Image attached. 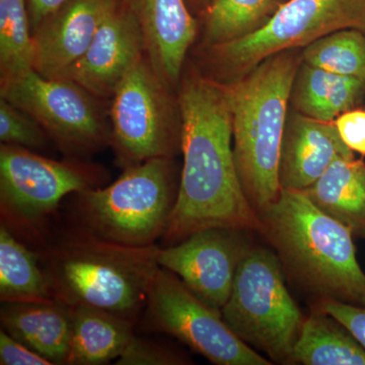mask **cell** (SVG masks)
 <instances>
[{
	"instance_id": "obj_2",
	"label": "cell",
	"mask_w": 365,
	"mask_h": 365,
	"mask_svg": "<svg viewBox=\"0 0 365 365\" xmlns=\"http://www.w3.org/2000/svg\"><path fill=\"white\" fill-rule=\"evenodd\" d=\"M258 215L262 234L297 285L318 299L365 306V273L349 228L294 190L281 189Z\"/></svg>"
},
{
	"instance_id": "obj_27",
	"label": "cell",
	"mask_w": 365,
	"mask_h": 365,
	"mask_svg": "<svg viewBox=\"0 0 365 365\" xmlns=\"http://www.w3.org/2000/svg\"><path fill=\"white\" fill-rule=\"evenodd\" d=\"M179 352L157 341L139 337L134 334L123 353L116 360L118 365H176L188 364Z\"/></svg>"
},
{
	"instance_id": "obj_22",
	"label": "cell",
	"mask_w": 365,
	"mask_h": 365,
	"mask_svg": "<svg viewBox=\"0 0 365 365\" xmlns=\"http://www.w3.org/2000/svg\"><path fill=\"white\" fill-rule=\"evenodd\" d=\"M53 299L49 282L38 253L19 241L0 225V300L1 302H38Z\"/></svg>"
},
{
	"instance_id": "obj_16",
	"label": "cell",
	"mask_w": 365,
	"mask_h": 365,
	"mask_svg": "<svg viewBox=\"0 0 365 365\" xmlns=\"http://www.w3.org/2000/svg\"><path fill=\"white\" fill-rule=\"evenodd\" d=\"M335 124L304 114L287 120L281 148V189L304 191L339 158L353 157Z\"/></svg>"
},
{
	"instance_id": "obj_19",
	"label": "cell",
	"mask_w": 365,
	"mask_h": 365,
	"mask_svg": "<svg viewBox=\"0 0 365 365\" xmlns=\"http://www.w3.org/2000/svg\"><path fill=\"white\" fill-rule=\"evenodd\" d=\"M67 365H101L119 359L134 335L135 322L90 307H71Z\"/></svg>"
},
{
	"instance_id": "obj_10",
	"label": "cell",
	"mask_w": 365,
	"mask_h": 365,
	"mask_svg": "<svg viewBox=\"0 0 365 365\" xmlns=\"http://www.w3.org/2000/svg\"><path fill=\"white\" fill-rule=\"evenodd\" d=\"M143 313L150 330L173 336L212 364H272L232 332L222 313L204 304L167 269L158 270Z\"/></svg>"
},
{
	"instance_id": "obj_6",
	"label": "cell",
	"mask_w": 365,
	"mask_h": 365,
	"mask_svg": "<svg viewBox=\"0 0 365 365\" xmlns=\"http://www.w3.org/2000/svg\"><path fill=\"white\" fill-rule=\"evenodd\" d=\"M277 255L252 246L242 257L222 316L232 332L271 361L290 364L304 323Z\"/></svg>"
},
{
	"instance_id": "obj_9",
	"label": "cell",
	"mask_w": 365,
	"mask_h": 365,
	"mask_svg": "<svg viewBox=\"0 0 365 365\" xmlns=\"http://www.w3.org/2000/svg\"><path fill=\"white\" fill-rule=\"evenodd\" d=\"M146 56L112 96L111 145L125 169L151 158H170L181 145L169 91Z\"/></svg>"
},
{
	"instance_id": "obj_29",
	"label": "cell",
	"mask_w": 365,
	"mask_h": 365,
	"mask_svg": "<svg viewBox=\"0 0 365 365\" xmlns=\"http://www.w3.org/2000/svg\"><path fill=\"white\" fill-rule=\"evenodd\" d=\"M338 133L350 150L365 155V110H349L336 118Z\"/></svg>"
},
{
	"instance_id": "obj_26",
	"label": "cell",
	"mask_w": 365,
	"mask_h": 365,
	"mask_svg": "<svg viewBox=\"0 0 365 365\" xmlns=\"http://www.w3.org/2000/svg\"><path fill=\"white\" fill-rule=\"evenodd\" d=\"M49 135L34 118L6 98L0 101V140L9 145L31 150L47 148Z\"/></svg>"
},
{
	"instance_id": "obj_21",
	"label": "cell",
	"mask_w": 365,
	"mask_h": 365,
	"mask_svg": "<svg viewBox=\"0 0 365 365\" xmlns=\"http://www.w3.org/2000/svg\"><path fill=\"white\" fill-rule=\"evenodd\" d=\"M294 103L302 114L331 122L365 96V81L304 64L294 81Z\"/></svg>"
},
{
	"instance_id": "obj_5",
	"label": "cell",
	"mask_w": 365,
	"mask_h": 365,
	"mask_svg": "<svg viewBox=\"0 0 365 365\" xmlns=\"http://www.w3.org/2000/svg\"><path fill=\"white\" fill-rule=\"evenodd\" d=\"M178 188L172 158H151L108 186L76 194L74 217L78 227L106 241L153 246L167 230Z\"/></svg>"
},
{
	"instance_id": "obj_3",
	"label": "cell",
	"mask_w": 365,
	"mask_h": 365,
	"mask_svg": "<svg viewBox=\"0 0 365 365\" xmlns=\"http://www.w3.org/2000/svg\"><path fill=\"white\" fill-rule=\"evenodd\" d=\"M158 251V245L124 246L78 227L38 256L53 299L135 322L160 268Z\"/></svg>"
},
{
	"instance_id": "obj_7",
	"label": "cell",
	"mask_w": 365,
	"mask_h": 365,
	"mask_svg": "<svg viewBox=\"0 0 365 365\" xmlns=\"http://www.w3.org/2000/svg\"><path fill=\"white\" fill-rule=\"evenodd\" d=\"M103 179L102 170L79 158L55 160L1 143V223L9 230H35L58 208L64 197L102 187Z\"/></svg>"
},
{
	"instance_id": "obj_8",
	"label": "cell",
	"mask_w": 365,
	"mask_h": 365,
	"mask_svg": "<svg viewBox=\"0 0 365 365\" xmlns=\"http://www.w3.org/2000/svg\"><path fill=\"white\" fill-rule=\"evenodd\" d=\"M1 98L34 118L72 158L111 144V127L97 97L69 79L46 78L33 69L1 81Z\"/></svg>"
},
{
	"instance_id": "obj_15",
	"label": "cell",
	"mask_w": 365,
	"mask_h": 365,
	"mask_svg": "<svg viewBox=\"0 0 365 365\" xmlns=\"http://www.w3.org/2000/svg\"><path fill=\"white\" fill-rule=\"evenodd\" d=\"M135 16L145 56L168 86L177 83L197 26L184 0H124Z\"/></svg>"
},
{
	"instance_id": "obj_24",
	"label": "cell",
	"mask_w": 365,
	"mask_h": 365,
	"mask_svg": "<svg viewBox=\"0 0 365 365\" xmlns=\"http://www.w3.org/2000/svg\"><path fill=\"white\" fill-rule=\"evenodd\" d=\"M304 61L327 71L365 81V35L346 29L306 46Z\"/></svg>"
},
{
	"instance_id": "obj_25",
	"label": "cell",
	"mask_w": 365,
	"mask_h": 365,
	"mask_svg": "<svg viewBox=\"0 0 365 365\" xmlns=\"http://www.w3.org/2000/svg\"><path fill=\"white\" fill-rule=\"evenodd\" d=\"M276 0H213L209 9L207 35L213 44L249 33L272 9Z\"/></svg>"
},
{
	"instance_id": "obj_18",
	"label": "cell",
	"mask_w": 365,
	"mask_h": 365,
	"mask_svg": "<svg viewBox=\"0 0 365 365\" xmlns=\"http://www.w3.org/2000/svg\"><path fill=\"white\" fill-rule=\"evenodd\" d=\"M304 194L327 215L365 239V163L353 157L339 158L304 190Z\"/></svg>"
},
{
	"instance_id": "obj_12",
	"label": "cell",
	"mask_w": 365,
	"mask_h": 365,
	"mask_svg": "<svg viewBox=\"0 0 365 365\" xmlns=\"http://www.w3.org/2000/svg\"><path fill=\"white\" fill-rule=\"evenodd\" d=\"M249 232L232 227L199 230L160 248L158 264L177 275L204 304L222 313L242 257L252 247Z\"/></svg>"
},
{
	"instance_id": "obj_17",
	"label": "cell",
	"mask_w": 365,
	"mask_h": 365,
	"mask_svg": "<svg viewBox=\"0 0 365 365\" xmlns=\"http://www.w3.org/2000/svg\"><path fill=\"white\" fill-rule=\"evenodd\" d=\"M1 304L2 330L52 364H66L71 337V307L55 299Z\"/></svg>"
},
{
	"instance_id": "obj_31",
	"label": "cell",
	"mask_w": 365,
	"mask_h": 365,
	"mask_svg": "<svg viewBox=\"0 0 365 365\" xmlns=\"http://www.w3.org/2000/svg\"><path fill=\"white\" fill-rule=\"evenodd\" d=\"M67 0H26L32 32L55 11H58Z\"/></svg>"
},
{
	"instance_id": "obj_13",
	"label": "cell",
	"mask_w": 365,
	"mask_h": 365,
	"mask_svg": "<svg viewBox=\"0 0 365 365\" xmlns=\"http://www.w3.org/2000/svg\"><path fill=\"white\" fill-rule=\"evenodd\" d=\"M143 56V33L135 16L121 2L98 29L83 56L59 78L78 83L95 97H112L122 79Z\"/></svg>"
},
{
	"instance_id": "obj_23",
	"label": "cell",
	"mask_w": 365,
	"mask_h": 365,
	"mask_svg": "<svg viewBox=\"0 0 365 365\" xmlns=\"http://www.w3.org/2000/svg\"><path fill=\"white\" fill-rule=\"evenodd\" d=\"M35 43L26 0H0L1 81L34 69Z\"/></svg>"
},
{
	"instance_id": "obj_14",
	"label": "cell",
	"mask_w": 365,
	"mask_h": 365,
	"mask_svg": "<svg viewBox=\"0 0 365 365\" xmlns=\"http://www.w3.org/2000/svg\"><path fill=\"white\" fill-rule=\"evenodd\" d=\"M121 0H67L33 32L34 69L59 78L90 47L98 29Z\"/></svg>"
},
{
	"instance_id": "obj_20",
	"label": "cell",
	"mask_w": 365,
	"mask_h": 365,
	"mask_svg": "<svg viewBox=\"0 0 365 365\" xmlns=\"http://www.w3.org/2000/svg\"><path fill=\"white\" fill-rule=\"evenodd\" d=\"M290 364L365 365V349L339 321L314 309L304 319Z\"/></svg>"
},
{
	"instance_id": "obj_30",
	"label": "cell",
	"mask_w": 365,
	"mask_h": 365,
	"mask_svg": "<svg viewBox=\"0 0 365 365\" xmlns=\"http://www.w3.org/2000/svg\"><path fill=\"white\" fill-rule=\"evenodd\" d=\"M0 364L52 365L49 360L14 339L2 329L0 330Z\"/></svg>"
},
{
	"instance_id": "obj_4",
	"label": "cell",
	"mask_w": 365,
	"mask_h": 365,
	"mask_svg": "<svg viewBox=\"0 0 365 365\" xmlns=\"http://www.w3.org/2000/svg\"><path fill=\"white\" fill-rule=\"evenodd\" d=\"M297 76V60L278 55L246 78L225 86L232 112L235 165L257 213L278 198L279 165L287 105Z\"/></svg>"
},
{
	"instance_id": "obj_11",
	"label": "cell",
	"mask_w": 365,
	"mask_h": 365,
	"mask_svg": "<svg viewBox=\"0 0 365 365\" xmlns=\"http://www.w3.org/2000/svg\"><path fill=\"white\" fill-rule=\"evenodd\" d=\"M346 29L365 32V0H288L261 28L215 45L216 58L245 71L287 49Z\"/></svg>"
},
{
	"instance_id": "obj_28",
	"label": "cell",
	"mask_w": 365,
	"mask_h": 365,
	"mask_svg": "<svg viewBox=\"0 0 365 365\" xmlns=\"http://www.w3.org/2000/svg\"><path fill=\"white\" fill-rule=\"evenodd\" d=\"M314 304V309L339 321L365 349V306H354L334 299H318Z\"/></svg>"
},
{
	"instance_id": "obj_1",
	"label": "cell",
	"mask_w": 365,
	"mask_h": 365,
	"mask_svg": "<svg viewBox=\"0 0 365 365\" xmlns=\"http://www.w3.org/2000/svg\"><path fill=\"white\" fill-rule=\"evenodd\" d=\"M179 108L184 163L163 242L170 246L210 227L261 232L235 165L227 88L192 76L182 86Z\"/></svg>"
}]
</instances>
